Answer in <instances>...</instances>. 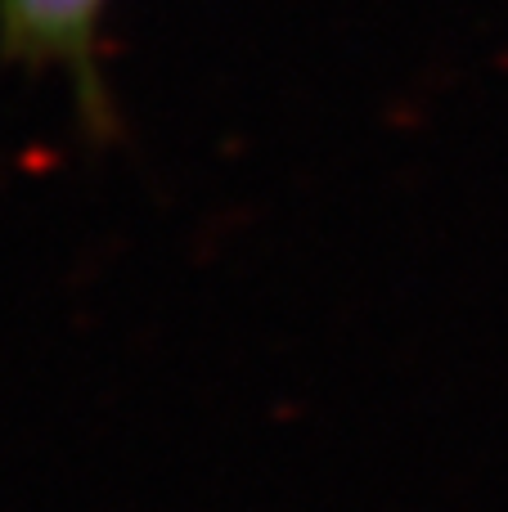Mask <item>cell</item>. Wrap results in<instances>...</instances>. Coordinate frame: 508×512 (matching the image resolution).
<instances>
[{
  "label": "cell",
  "mask_w": 508,
  "mask_h": 512,
  "mask_svg": "<svg viewBox=\"0 0 508 512\" xmlns=\"http://www.w3.org/2000/svg\"><path fill=\"white\" fill-rule=\"evenodd\" d=\"M108 0H0V59L23 72H63L95 144L117 135L113 95L99 59Z\"/></svg>",
  "instance_id": "1"
}]
</instances>
